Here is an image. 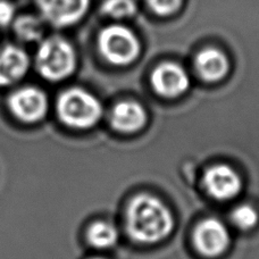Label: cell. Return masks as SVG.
Returning a JSON list of instances; mask_svg holds the SVG:
<instances>
[{
    "label": "cell",
    "instance_id": "obj_14",
    "mask_svg": "<svg viewBox=\"0 0 259 259\" xmlns=\"http://www.w3.org/2000/svg\"><path fill=\"white\" fill-rule=\"evenodd\" d=\"M88 241L97 249L113 248L118 241V231L108 222H96L88 230Z\"/></svg>",
    "mask_w": 259,
    "mask_h": 259
},
{
    "label": "cell",
    "instance_id": "obj_11",
    "mask_svg": "<svg viewBox=\"0 0 259 259\" xmlns=\"http://www.w3.org/2000/svg\"><path fill=\"white\" fill-rule=\"evenodd\" d=\"M110 123L119 132L134 133L146 125L147 113L136 101H122L113 108Z\"/></svg>",
    "mask_w": 259,
    "mask_h": 259
},
{
    "label": "cell",
    "instance_id": "obj_13",
    "mask_svg": "<svg viewBox=\"0 0 259 259\" xmlns=\"http://www.w3.org/2000/svg\"><path fill=\"white\" fill-rule=\"evenodd\" d=\"M44 20L33 14L16 16L13 22V31L16 38L23 42H38L44 38Z\"/></svg>",
    "mask_w": 259,
    "mask_h": 259
},
{
    "label": "cell",
    "instance_id": "obj_17",
    "mask_svg": "<svg viewBox=\"0 0 259 259\" xmlns=\"http://www.w3.org/2000/svg\"><path fill=\"white\" fill-rule=\"evenodd\" d=\"M183 0H148L152 12L159 16H168L178 12Z\"/></svg>",
    "mask_w": 259,
    "mask_h": 259
},
{
    "label": "cell",
    "instance_id": "obj_15",
    "mask_svg": "<svg viewBox=\"0 0 259 259\" xmlns=\"http://www.w3.org/2000/svg\"><path fill=\"white\" fill-rule=\"evenodd\" d=\"M231 219H232V223L237 228L247 231L251 230L257 225L259 215L258 211L252 206L243 203V205H240L234 208L232 215H231Z\"/></svg>",
    "mask_w": 259,
    "mask_h": 259
},
{
    "label": "cell",
    "instance_id": "obj_6",
    "mask_svg": "<svg viewBox=\"0 0 259 259\" xmlns=\"http://www.w3.org/2000/svg\"><path fill=\"white\" fill-rule=\"evenodd\" d=\"M8 108L18 121L34 124L47 115L48 98L38 88L24 87L9 96Z\"/></svg>",
    "mask_w": 259,
    "mask_h": 259
},
{
    "label": "cell",
    "instance_id": "obj_1",
    "mask_svg": "<svg viewBox=\"0 0 259 259\" xmlns=\"http://www.w3.org/2000/svg\"><path fill=\"white\" fill-rule=\"evenodd\" d=\"M174 219L168 207L150 194L134 197L127 207L126 229L134 241L151 244L172 233Z\"/></svg>",
    "mask_w": 259,
    "mask_h": 259
},
{
    "label": "cell",
    "instance_id": "obj_18",
    "mask_svg": "<svg viewBox=\"0 0 259 259\" xmlns=\"http://www.w3.org/2000/svg\"><path fill=\"white\" fill-rule=\"evenodd\" d=\"M16 17V7L9 0H0V27L13 24Z\"/></svg>",
    "mask_w": 259,
    "mask_h": 259
},
{
    "label": "cell",
    "instance_id": "obj_5",
    "mask_svg": "<svg viewBox=\"0 0 259 259\" xmlns=\"http://www.w3.org/2000/svg\"><path fill=\"white\" fill-rule=\"evenodd\" d=\"M41 18L54 27L75 25L89 11L90 0H34Z\"/></svg>",
    "mask_w": 259,
    "mask_h": 259
},
{
    "label": "cell",
    "instance_id": "obj_10",
    "mask_svg": "<svg viewBox=\"0 0 259 259\" xmlns=\"http://www.w3.org/2000/svg\"><path fill=\"white\" fill-rule=\"evenodd\" d=\"M30 68L29 55L21 47L7 45L0 49V87L21 81Z\"/></svg>",
    "mask_w": 259,
    "mask_h": 259
},
{
    "label": "cell",
    "instance_id": "obj_7",
    "mask_svg": "<svg viewBox=\"0 0 259 259\" xmlns=\"http://www.w3.org/2000/svg\"><path fill=\"white\" fill-rule=\"evenodd\" d=\"M230 233L223 222L207 219L194 230L193 242L197 250L206 257H217L230 246Z\"/></svg>",
    "mask_w": 259,
    "mask_h": 259
},
{
    "label": "cell",
    "instance_id": "obj_16",
    "mask_svg": "<svg viewBox=\"0 0 259 259\" xmlns=\"http://www.w3.org/2000/svg\"><path fill=\"white\" fill-rule=\"evenodd\" d=\"M101 11L105 15L121 20L133 16L137 12V5L134 0H106Z\"/></svg>",
    "mask_w": 259,
    "mask_h": 259
},
{
    "label": "cell",
    "instance_id": "obj_12",
    "mask_svg": "<svg viewBox=\"0 0 259 259\" xmlns=\"http://www.w3.org/2000/svg\"><path fill=\"white\" fill-rule=\"evenodd\" d=\"M196 68L205 81L217 82L226 76L230 63L223 52L216 48H206L198 54Z\"/></svg>",
    "mask_w": 259,
    "mask_h": 259
},
{
    "label": "cell",
    "instance_id": "obj_3",
    "mask_svg": "<svg viewBox=\"0 0 259 259\" xmlns=\"http://www.w3.org/2000/svg\"><path fill=\"white\" fill-rule=\"evenodd\" d=\"M57 114L66 126L88 130L100 121L103 106L90 92L80 88H71L58 97Z\"/></svg>",
    "mask_w": 259,
    "mask_h": 259
},
{
    "label": "cell",
    "instance_id": "obj_2",
    "mask_svg": "<svg viewBox=\"0 0 259 259\" xmlns=\"http://www.w3.org/2000/svg\"><path fill=\"white\" fill-rule=\"evenodd\" d=\"M76 55L73 46L59 35L41 41L35 53V68L41 77L50 82H59L75 71Z\"/></svg>",
    "mask_w": 259,
    "mask_h": 259
},
{
    "label": "cell",
    "instance_id": "obj_8",
    "mask_svg": "<svg viewBox=\"0 0 259 259\" xmlns=\"http://www.w3.org/2000/svg\"><path fill=\"white\" fill-rule=\"evenodd\" d=\"M203 188L216 200L226 201L238 196L242 181L237 170L229 165H214L206 170L202 179Z\"/></svg>",
    "mask_w": 259,
    "mask_h": 259
},
{
    "label": "cell",
    "instance_id": "obj_19",
    "mask_svg": "<svg viewBox=\"0 0 259 259\" xmlns=\"http://www.w3.org/2000/svg\"><path fill=\"white\" fill-rule=\"evenodd\" d=\"M92 259H104V258H92Z\"/></svg>",
    "mask_w": 259,
    "mask_h": 259
},
{
    "label": "cell",
    "instance_id": "obj_9",
    "mask_svg": "<svg viewBox=\"0 0 259 259\" xmlns=\"http://www.w3.org/2000/svg\"><path fill=\"white\" fill-rule=\"evenodd\" d=\"M151 83L156 92L167 98L179 97L190 87V78L186 69L179 64L164 63L151 75Z\"/></svg>",
    "mask_w": 259,
    "mask_h": 259
},
{
    "label": "cell",
    "instance_id": "obj_4",
    "mask_svg": "<svg viewBox=\"0 0 259 259\" xmlns=\"http://www.w3.org/2000/svg\"><path fill=\"white\" fill-rule=\"evenodd\" d=\"M98 46L106 61L116 66H126L133 63L140 53L137 35L123 25L105 27L98 36Z\"/></svg>",
    "mask_w": 259,
    "mask_h": 259
}]
</instances>
